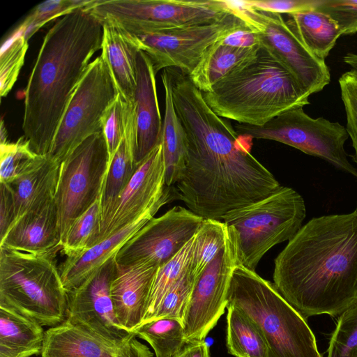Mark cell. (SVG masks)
Returning a JSON list of instances; mask_svg holds the SVG:
<instances>
[{
  "label": "cell",
  "mask_w": 357,
  "mask_h": 357,
  "mask_svg": "<svg viewBox=\"0 0 357 357\" xmlns=\"http://www.w3.org/2000/svg\"><path fill=\"white\" fill-rule=\"evenodd\" d=\"M176 112L185 130L187 155L173 197L204 219L266 198L281 185L257 160L229 121L216 114L189 75L167 70Z\"/></svg>",
  "instance_id": "obj_1"
},
{
  "label": "cell",
  "mask_w": 357,
  "mask_h": 357,
  "mask_svg": "<svg viewBox=\"0 0 357 357\" xmlns=\"http://www.w3.org/2000/svg\"><path fill=\"white\" fill-rule=\"evenodd\" d=\"M274 265V285L305 318L339 316L357 301V213L310 219Z\"/></svg>",
  "instance_id": "obj_2"
},
{
  "label": "cell",
  "mask_w": 357,
  "mask_h": 357,
  "mask_svg": "<svg viewBox=\"0 0 357 357\" xmlns=\"http://www.w3.org/2000/svg\"><path fill=\"white\" fill-rule=\"evenodd\" d=\"M103 22L86 8L60 17L46 33L24 90L22 131L31 149L50 151L65 109L93 55Z\"/></svg>",
  "instance_id": "obj_3"
},
{
  "label": "cell",
  "mask_w": 357,
  "mask_h": 357,
  "mask_svg": "<svg viewBox=\"0 0 357 357\" xmlns=\"http://www.w3.org/2000/svg\"><path fill=\"white\" fill-rule=\"evenodd\" d=\"M202 93L218 116L257 126L310 104V96L291 73L262 46L253 59Z\"/></svg>",
  "instance_id": "obj_4"
},
{
  "label": "cell",
  "mask_w": 357,
  "mask_h": 357,
  "mask_svg": "<svg viewBox=\"0 0 357 357\" xmlns=\"http://www.w3.org/2000/svg\"><path fill=\"white\" fill-rule=\"evenodd\" d=\"M227 301V306L238 308L259 326L268 357H323L306 318L255 271L234 268Z\"/></svg>",
  "instance_id": "obj_5"
},
{
  "label": "cell",
  "mask_w": 357,
  "mask_h": 357,
  "mask_svg": "<svg viewBox=\"0 0 357 357\" xmlns=\"http://www.w3.org/2000/svg\"><path fill=\"white\" fill-rule=\"evenodd\" d=\"M55 254L0 247V307L53 327L67 319L68 294Z\"/></svg>",
  "instance_id": "obj_6"
},
{
  "label": "cell",
  "mask_w": 357,
  "mask_h": 357,
  "mask_svg": "<svg viewBox=\"0 0 357 357\" xmlns=\"http://www.w3.org/2000/svg\"><path fill=\"white\" fill-rule=\"evenodd\" d=\"M305 215L303 197L282 185L266 198L226 213L222 220L234 230L238 265L255 271L270 249L295 236Z\"/></svg>",
  "instance_id": "obj_7"
},
{
  "label": "cell",
  "mask_w": 357,
  "mask_h": 357,
  "mask_svg": "<svg viewBox=\"0 0 357 357\" xmlns=\"http://www.w3.org/2000/svg\"><path fill=\"white\" fill-rule=\"evenodd\" d=\"M86 8L130 33L211 22L231 11L221 0H93Z\"/></svg>",
  "instance_id": "obj_8"
},
{
  "label": "cell",
  "mask_w": 357,
  "mask_h": 357,
  "mask_svg": "<svg viewBox=\"0 0 357 357\" xmlns=\"http://www.w3.org/2000/svg\"><path fill=\"white\" fill-rule=\"evenodd\" d=\"M239 136L276 141L318 157L357 179V168L349 160L344 144L346 127L324 117L314 119L303 108L285 112L262 126L237 123Z\"/></svg>",
  "instance_id": "obj_9"
},
{
  "label": "cell",
  "mask_w": 357,
  "mask_h": 357,
  "mask_svg": "<svg viewBox=\"0 0 357 357\" xmlns=\"http://www.w3.org/2000/svg\"><path fill=\"white\" fill-rule=\"evenodd\" d=\"M119 92L101 56L91 61L65 109L47 155L59 165L86 139L102 131V116Z\"/></svg>",
  "instance_id": "obj_10"
},
{
  "label": "cell",
  "mask_w": 357,
  "mask_h": 357,
  "mask_svg": "<svg viewBox=\"0 0 357 357\" xmlns=\"http://www.w3.org/2000/svg\"><path fill=\"white\" fill-rule=\"evenodd\" d=\"M230 8L231 11L211 22L172 29L128 33L139 50L150 59L155 73L162 69L176 68L190 75L213 45L238 30L250 27L236 10Z\"/></svg>",
  "instance_id": "obj_11"
},
{
  "label": "cell",
  "mask_w": 357,
  "mask_h": 357,
  "mask_svg": "<svg viewBox=\"0 0 357 357\" xmlns=\"http://www.w3.org/2000/svg\"><path fill=\"white\" fill-rule=\"evenodd\" d=\"M109 162L102 131L86 139L61 163L54 201L61 241L75 220L100 199Z\"/></svg>",
  "instance_id": "obj_12"
},
{
  "label": "cell",
  "mask_w": 357,
  "mask_h": 357,
  "mask_svg": "<svg viewBox=\"0 0 357 357\" xmlns=\"http://www.w3.org/2000/svg\"><path fill=\"white\" fill-rule=\"evenodd\" d=\"M227 3L257 33L261 45L291 73L309 96L330 83V70L325 61L304 46L281 14L249 8L242 1Z\"/></svg>",
  "instance_id": "obj_13"
},
{
  "label": "cell",
  "mask_w": 357,
  "mask_h": 357,
  "mask_svg": "<svg viewBox=\"0 0 357 357\" xmlns=\"http://www.w3.org/2000/svg\"><path fill=\"white\" fill-rule=\"evenodd\" d=\"M227 229L225 246L195 282L182 321L187 343L204 340L227 308L232 273L238 265L236 236L231 227Z\"/></svg>",
  "instance_id": "obj_14"
},
{
  "label": "cell",
  "mask_w": 357,
  "mask_h": 357,
  "mask_svg": "<svg viewBox=\"0 0 357 357\" xmlns=\"http://www.w3.org/2000/svg\"><path fill=\"white\" fill-rule=\"evenodd\" d=\"M205 219L175 206L153 218L116 254L120 265L149 264L160 267L172 259L196 235Z\"/></svg>",
  "instance_id": "obj_15"
},
{
  "label": "cell",
  "mask_w": 357,
  "mask_h": 357,
  "mask_svg": "<svg viewBox=\"0 0 357 357\" xmlns=\"http://www.w3.org/2000/svg\"><path fill=\"white\" fill-rule=\"evenodd\" d=\"M172 198V188L166 184V169L160 142L139 163L130 181L101 223L97 243L126 227L147 211L160 208Z\"/></svg>",
  "instance_id": "obj_16"
},
{
  "label": "cell",
  "mask_w": 357,
  "mask_h": 357,
  "mask_svg": "<svg viewBox=\"0 0 357 357\" xmlns=\"http://www.w3.org/2000/svg\"><path fill=\"white\" fill-rule=\"evenodd\" d=\"M115 266L114 257L67 293V319L108 340L121 342L135 334L123 328L115 314L110 294Z\"/></svg>",
  "instance_id": "obj_17"
},
{
  "label": "cell",
  "mask_w": 357,
  "mask_h": 357,
  "mask_svg": "<svg viewBox=\"0 0 357 357\" xmlns=\"http://www.w3.org/2000/svg\"><path fill=\"white\" fill-rule=\"evenodd\" d=\"M134 335L121 342L108 340L66 319L45 331L41 357H153Z\"/></svg>",
  "instance_id": "obj_18"
},
{
  "label": "cell",
  "mask_w": 357,
  "mask_h": 357,
  "mask_svg": "<svg viewBox=\"0 0 357 357\" xmlns=\"http://www.w3.org/2000/svg\"><path fill=\"white\" fill-rule=\"evenodd\" d=\"M155 75L150 59L139 50L137 59V86L133 101L134 155L137 164L161 142L162 123L158 101Z\"/></svg>",
  "instance_id": "obj_19"
},
{
  "label": "cell",
  "mask_w": 357,
  "mask_h": 357,
  "mask_svg": "<svg viewBox=\"0 0 357 357\" xmlns=\"http://www.w3.org/2000/svg\"><path fill=\"white\" fill-rule=\"evenodd\" d=\"M158 268L149 264L126 266L116 262L110 294L118 321L130 332L143 320Z\"/></svg>",
  "instance_id": "obj_20"
},
{
  "label": "cell",
  "mask_w": 357,
  "mask_h": 357,
  "mask_svg": "<svg viewBox=\"0 0 357 357\" xmlns=\"http://www.w3.org/2000/svg\"><path fill=\"white\" fill-rule=\"evenodd\" d=\"M0 247L28 253L55 254L62 250L54 197L28 211L0 240Z\"/></svg>",
  "instance_id": "obj_21"
},
{
  "label": "cell",
  "mask_w": 357,
  "mask_h": 357,
  "mask_svg": "<svg viewBox=\"0 0 357 357\" xmlns=\"http://www.w3.org/2000/svg\"><path fill=\"white\" fill-rule=\"evenodd\" d=\"M160 208L150 209L135 221L102 240L75 257H66L59 268L64 289L77 288L100 268L132 238L157 213Z\"/></svg>",
  "instance_id": "obj_22"
},
{
  "label": "cell",
  "mask_w": 357,
  "mask_h": 357,
  "mask_svg": "<svg viewBox=\"0 0 357 357\" xmlns=\"http://www.w3.org/2000/svg\"><path fill=\"white\" fill-rule=\"evenodd\" d=\"M102 22L100 56L107 66L119 93L129 104H133L139 50L128 31L112 23Z\"/></svg>",
  "instance_id": "obj_23"
},
{
  "label": "cell",
  "mask_w": 357,
  "mask_h": 357,
  "mask_svg": "<svg viewBox=\"0 0 357 357\" xmlns=\"http://www.w3.org/2000/svg\"><path fill=\"white\" fill-rule=\"evenodd\" d=\"M59 167V163L45 155L31 169L6 184L14 200V223L28 211L54 197Z\"/></svg>",
  "instance_id": "obj_24"
},
{
  "label": "cell",
  "mask_w": 357,
  "mask_h": 357,
  "mask_svg": "<svg viewBox=\"0 0 357 357\" xmlns=\"http://www.w3.org/2000/svg\"><path fill=\"white\" fill-rule=\"evenodd\" d=\"M134 155L135 112L131 108L125 135L110 160L103 181L100 197V225L137 168Z\"/></svg>",
  "instance_id": "obj_25"
},
{
  "label": "cell",
  "mask_w": 357,
  "mask_h": 357,
  "mask_svg": "<svg viewBox=\"0 0 357 357\" xmlns=\"http://www.w3.org/2000/svg\"><path fill=\"white\" fill-rule=\"evenodd\" d=\"M213 45L196 68L188 75L195 86L202 93L208 91L220 79L253 59L261 45L237 47L223 43Z\"/></svg>",
  "instance_id": "obj_26"
},
{
  "label": "cell",
  "mask_w": 357,
  "mask_h": 357,
  "mask_svg": "<svg viewBox=\"0 0 357 357\" xmlns=\"http://www.w3.org/2000/svg\"><path fill=\"white\" fill-rule=\"evenodd\" d=\"M161 79L165 101L161 143L166 169V184L172 188L179 181L185 169L187 139L175 110L169 78L164 70L161 73Z\"/></svg>",
  "instance_id": "obj_27"
},
{
  "label": "cell",
  "mask_w": 357,
  "mask_h": 357,
  "mask_svg": "<svg viewBox=\"0 0 357 357\" xmlns=\"http://www.w3.org/2000/svg\"><path fill=\"white\" fill-rule=\"evenodd\" d=\"M42 326L0 307V357H31L41 354Z\"/></svg>",
  "instance_id": "obj_28"
},
{
  "label": "cell",
  "mask_w": 357,
  "mask_h": 357,
  "mask_svg": "<svg viewBox=\"0 0 357 357\" xmlns=\"http://www.w3.org/2000/svg\"><path fill=\"white\" fill-rule=\"evenodd\" d=\"M287 24L315 56L325 61L342 36L337 22L317 10L287 15Z\"/></svg>",
  "instance_id": "obj_29"
},
{
  "label": "cell",
  "mask_w": 357,
  "mask_h": 357,
  "mask_svg": "<svg viewBox=\"0 0 357 357\" xmlns=\"http://www.w3.org/2000/svg\"><path fill=\"white\" fill-rule=\"evenodd\" d=\"M227 348L235 357H268V347L259 326L238 308L227 306Z\"/></svg>",
  "instance_id": "obj_30"
},
{
  "label": "cell",
  "mask_w": 357,
  "mask_h": 357,
  "mask_svg": "<svg viewBox=\"0 0 357 357\" xmlns=\"http://www.w3.org/2000/svg\"><path fill=\"white\" fill-rule=\"evenodd\" d=\"M146 341L155 357H175L188 344L183 322L173 318H159L141 324L134 331Z\"/></svg>",
  "instance_id": "obj_31"
},
{
  "label": "cell",
  "mask_w": 357,
  "mask_h": 357,
  "mask_svg": "<svg viewBox=\"0 0 357 357\" xmlns=\"http://www.w3.org/2000/svg\"><path fill=\"white\" fill-rule=\"evenodd\" d=\"M195 242V236L172 259L158 268L141 324L153 318L166 294L189 267Z\"/></svg>",
  "instance_id": "obj_32"
},
{
  "label": "cell",
  "mask_w": 357,
  "mask_h": 357,
  "mask_svg": "<svg viewBox=\"0 0 357 357\" xmlns=\"http://www.w3.org/2000/svg\"><path fill=\"white\" fill-rule=\"evenodd\" d=\"M227 235L228 229L223 222L205 219L195 235L190 265L195 281L225 246Z\"/></svg>",
  "instance_id": "obj_33"
},
{
  "label": "cell",
  "mask_w": 357,
  "mask_h": 357,
  "mask_svg": "<svg viewBox=\"0 0 357 357\" xmlns=\"http://www.w3.org/2000/svg\"><path fill=\"white\" fill-rule=\"evenodd\" d=\"M100 199L75 220L63 241L62 251L67 257L84 252L98 242L100 234Z\"/></svg>",
  "instance_id": "obj_34"
},
{
  "label": "cell",
  "mask_w": 357,
  "mask_h": 357,
  "mask_svg": "<svg viewBox=\"0 0 357 357\" xmlns=\"http://www.w3.org/2000/svg\"><path fill=\"white\" fill-rule=\"evenodd\" d=\"M45 156L34 152L24 135L15 142L0 144V183H12L38 165Z\"/></svg>",
  "instance_id": "obj_35"
},
{
  "label": "cell",
  "mask_w": 357,
  "mask_h": 357,
  "mask_svg": "<svg viewBox=\"0 0 357 357\" xmlns=\"http://www.w3.org/2000/svg\"><path fill=\"white\" fill-rule=\"evenodd\" d=\"M93 0H48L38 4L15 31L29 39L50 21L89 6Z\"/></svg>",
  "instance_id": "obj_36"
},
{
  "label": "cell",
  "mask_w": 357,
  "mask_h": 357,
  "mask_svg": "<svg viewBox=\"0 0 357 357\" xmlns=\"http://www.w3.org/2000/svg\"><path fill=\"white\" fill-rule=\"evenodd\" d=\"M28 47V40L16 31L2 46L0 54L1 97L7 96L16 82Z\"/></svg>",
  "instance_id": "obj_37"
},
{
  "label": "cell",
  "mask_w": 357,
  "mask_h": 357,
  "mask_svg": "<svg viewBox=\"0 0 357 357\" xmlns=\"http://www.w3.org/2000/svg\"><path fill=\"white\" fill-rule=\"evenodd\" d=\"M327 357H357V301L339 315Z\"/></svg>",
  "instance_id": "obj_38"
},
{
  "label": "cell",
  "mask_w": 357,
  "mask_h": 357,
  "mask_svg": "<svg viewBox=\"0 0 357 357\" xmlns=\"http://www.w3.org/2000/svg\"><path fill=\"white\" fill-rule=\"evenodd\" d=\"M195 282V278L189 266L166 294L152 319L173 318L182 321Z\"/></svg>",
  "instance_id": "obj_39"
},
{
  "label": "cell",
  "mask_w": 357,
  "mask_h": 357,
  "mask_svg": "<svg viewBox=\"0 0 357 357\" xmlns=\"http://www.w3.org/2000/svg\"><path fill=\"white\" fill-rule=\"evenodd\" d=\"M132 104H129L119 93L102 116V132L107 143L109 160L122 141L127 128Z\"/></svg>",
  "instance_id": "obj_40"
},
{
  "label": "cell",
  "mask_w": 357,
  "mask_h": 357,
  "mask_svg": "<svg viewBox=\"0 0 357 357\" xmlns=\"http://www.w3.org/2000/svg\"><path fill=\"white\" fill-rule=\"evenodd\" d=\"M338 82L346 114V128L354 150L351 158L357 164V75L349 70L341 75Z\"/></svg>",
  "instance_id": "obj_41"
},
{
  "label": "cell",
  "mask_w": 357,
  "mask_h": 357,
  "mask_svg": "<svg viewBox=\"0 0 357 357\" xmlns=\"http://www.w3.org/2000/svg\"><path fill=\"white\" fill-rule=\"evenodd\" d=\"M315 10L335 20L342 35L357 32V0H318Z\"/></svg>",
  "instance_id": "obj_42"
},
{
  "label": "cell",
  "mask_w": 357,
  "mask_h": 357,
  "mask_svg": "<svg viewBox=\"0 0 357 357\" xmlns=\"http://www.w3.org/2000/svg\"><path fill=\"white\" fill-rule=\"evenodd\" d=\"M243 4L258 10L287 15L315 9L318 0H245Z\"/></svg>",
  "instance_id": "obj_43"
},
{
  "label": "cell",
  "mask_w": 357,
  "mask_h": 357,
  "mask_svg": "<svg viewBox=\"0 0 357 357\" xmlns=\"http://www.w3.org/2000/svg\"><path fill=\"white\" fill-rule=\"evenodd\" d=\"M15 221V204L12 192L4 183L0 185V238H4Z\"/></svg>",
  "instance_id": "obj_44"
},
{
  "label": "cell",
  "mask_w": 357,
  "mask_h": 357,
  "mask_svg": "<svg viewBox=\"0 0 357 357\" xmlns=\"http://www.w3.org/2000/svg\"><path fill=\"white\" fill-rule=\"evenodd\" d=\"M222 42L237 47H252L261 45L257 33L250 27L231 33Z\"/></svg>",
  "instance_id": "obj_45"
},
{
  "label": "cell",
  "mask_w": 357,
  "mask_h": 357,
  "mask_svg": "<svg viewBox=\"0 0 357 357\" xmlns=\"http://www.w3.org/2000/svg\"><path fill=\"white\" fill-rule=\"evenodd\" d=\"M175 357H210L209 347L204 340L188 343Z\"/></svg>",
  "instance_id": "obj_46"
},
{
  "label": "cell",
  "mask_w": 357,
  "mask_h": 357,
  "mask_svg": "<svg viewBox=\"0 0 357 357\" xmlns=\"http://www.w3.org/2000/svg\"><path fill=\"white\" fill-rule=\"evenodd\" d=\"M343 61L351 68V70L357 75V54L348 52L343 57Z\"/></svg>",
  "instance_id": "obj_47"
},
{
  "label": "cell",
  "mask_w": 357,
  "mask_h": 357,
  "mask_svg": "<svg viewBox=\"0 0 357 357\" xmlns=\"http://www.w3.org/2000/svg\"><path fill=\"white\" fill-rule=\"evenodd\" d=\"M7 142V132L4 125V122L3 119L1 121V128H0V144H3Z\"/></svg>",
  "instance_id": "obj_48"
},
{
  "label": "cell",
  "mask_w": 357,
  "mask_h": 357,
  "mask_svg": "<svg viewBox=\"0 0 357 357\" xmlns=\"http://www.w3.org/2000/svg\"><path fill=\"white\" fill-rule=\"evenodd\" d=\"M355 211L357 213V206H356V209H355Z\"/></svg>",
  "instance_id": "obj_49"
}]
</instances>
